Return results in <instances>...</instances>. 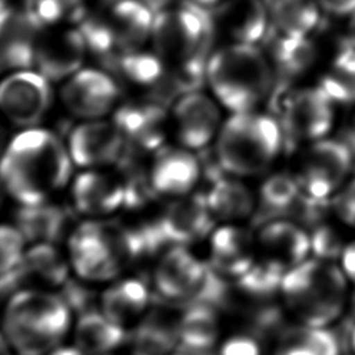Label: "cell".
<instances>
[{"label":"cell","instance_id":"cell-1","mask_svg":"<svg viewBox=\"0 0 355 355\" xmlns=\"http://www.w3.org/2000/svg\"><path fill=\"white\" fill-rule=\"evenodd\" d=\"M72 162L69 151L53 132L26 129L1 153L0 183L21 205L43 204L68 183Z\"/></svg>","mask_w":355,"mask_h":355},{"label":"cell","instance_id":"cell-2","mask_svg":"<svg viewBox=\"0 0 355 355\" xmlns=\"http://www.w3.org/2000/svg\"><path fill=\"white\" fill-rule=\"evenodd\" d=\"M349 286L338 263L309 257L286 270L279 297L298 323L330 327L347 309Z\"/></svg>","mask_w":355,"mask_h":355},{"label":"cell","instance_id":"cell-3","mask_svg":"<svg viewBox=\"0 0 355 355\" xmlns=\"http://www.w3.org/2000/svg\"><path fill=\"white\" fill-rule=\"evenodd\" d=\"M273 78L270 60L257 44L232 42L214 51L205 68L215 100L230 112L257 110L269 94Z\"/></svg>","mask_w":355,"mask_h":355},{"label":"cell","instance_id":"cell-4","mask_svg":"<svg viewBox=\"0 0 355 355\" xmlns=\"http://www.w3.org/2000/svg\"><path fill=\"white\" fill-rule=\"evenodd\" d=\"M215 140L219 166L241 179L270 171L282 153L284 135L275 116L251 110L232 112Z\"/></svg>","mask_w":355,"mask_h":355},{"label":"cell","instance_id":"cell-5","mask_svg":"<svg viewBox=\"0 0 355 355\" xmlns=\"http://www.w3.org/2000/svg\"><path fill=\"white\" fill-rule=\"evenodd\" d=\"M69 305L53 293L25 288L6 304L3 330L19 355H47L68 331Z\"/></svg>","mask_w":355,"mask_h":355},{"label":"cell","instance_id":"cell-6","mask_svg":"<svg viewBox=\"0 0 355 355\" xmlns=\"http://www.w3.org/2000/svg\"><path fill=\"white\" fill-rule=\"evenodd\" d=\"M214 29L207 8L184 0L154 14L151 40L169 68L205 75Z\"/></svg>","mask_w":355,"mask_h":355},{"label":"cell","instance_id":"cell-7","mask_svg":"<svg viewBox=\"0 0 355 355\" xmlns=\"http://www.w3.org/2000/svg\"><path fill=\"white\" fill-rule=\"evenodd\" d=\"M354 165L351 148L344 141L329 136L304 146L294 176L304 197L323 201L333 198L348 182Z\"/></svg>","mask_w":355,"mask_h":355},{"label":"cell","instance_id":"cell-8","mask_svg":"<svg viewBox=\"0 0 355 355\" xmlns=\"http://www.w3.org/2000/svg\"><path fill=\"white\" fill-rule=\"evenodd\" d=\"M334 105L320 86L293 87L283 94L276 119L284 137L305 146L329 137L336 121Z\"/></svg>","mask_w":355,"mask_h":355},{"label":"cell","instance_id":"cell-9","mask_svg":"<svg viewBox=\"0 0 355 355\" xmlns=\"http://www.w3.org/2000/svg\"><path fill=\"white\" fill-rule=\"evenodd\" d=\"M207 268L184 245H172L165 251L154 270V284L168 300L208 297L215 280Z\"/></svg>","mask_w":355,"mask_h":355},{"label":"cell","instance_id":"cell-10","mask_svg":"<svg viewBox=\"0 0 355 355\" xmlns=\"http://www.w3.org/2000/svg\"><path fill=\"white\" fill-rule=\"evenodd\" d=\"M51 104L49 79L39 71L18 69L0 80V114L18 126H32Z\"/></svg>","mask_w":355,"mask_h":355},{"label":"cell","instance_id":"cell-11","mask_svg":"<svg viewBox=\"0 0 355 355\" xmlns=\"http://www.w3.org/2000/svg\"><path fill=\"white\" fill-rule=\"evenodd\" d=\"M69 261L76 275L89 282L114 279L123 268L114 251L103 222L80 225L69 237Z\"/></svg>","mask_w":355,"mask_h":355},{"label":"cell","instance_id":"cell-12","mask_svg":"<svg viewBox=\"0 0 355 355\" xmlns=\"http://www.w3.org/2000/svg\"><path fill=\"white\" fill-rule=\"evenodd\" d=\"M86 51L79 29L49 26L37 35L33 64L49 80H60L79 71Z\"/></svg>","mask_w":355,"mask_h":355},{"label":"cell","instance_id":"cell-13","mask_svg":"<svg viewBox=\"0 0 355 355\" xmlns=\"http://www.w3.org/2000/svg\"><path fill=\"white\" fill-rule=\"evenodd\" d=\"M112 122L122 133L126 150L136 154L159 150L166 137L165 105L151 98L121 105Z\"/></svg>","mask_w":355,"mask_h":355},{"label":"cell","instance_id":"cell-14","mask_svg":"<svg viewBox=\"0 0 355 355\" xmlns=\"http://www.w3.org/2000/svg\"><path fill=\"white\" fill-rule=\"evenodd\" d=\"M173 129L179 141L200 150L216 139L222 126L219 103L198 90L180 96L172 112Z\"/></svg>","mask_w":355,"mask_h":355},{"label":"cell","instance_id":"cell-15","mask_svg":"<svg viewBox=\"0 0 355 355\" xmlns=\"http://www.w3.org/2000/svg\"><path fill=\"white\" fill-rule=\"evenodd\" d=\"M119 97L116 82L98 69H79L61 89L65 108L79 116L96 119L107 114Z\"/></svg>","mask_w":355,"mask_h":355},{"label":"cell","instance_id":"cell-16","mask_svg":"<svg viewBox=\"0 0 355 355\" xmlns=\"http://www.w3.org/2000/svg\"><path fill=\"white\" fill-rule=\"evenodd\" d=\"M255 237L259 258L284 272L300 265L312 254L311 234L295 220L270 219L258 229Z\"/></svg>","mask_w":355,"mask_h":355},{"label":"cell","instance_id":"cell-17","mask_svg":"<svg viewBox=\"0 0 355 355\" xmlns=\"http://www.w3.org/2000/svg\"><path fill=\"white\" fill-rule=\"evenodd\" d=\"M68 151L73 164L96 168L116 164L126 151V143L114 122L92 119L71 132Z\"/></svg>","mask_w":355,"mask_h":355},{"label":"cell","instance_id":"cell-18","mask_svg":"<svg viewBox=\"0 0 355 355\" xmlns=\"http://www.w3.org/2000/svg\"><path fill=\"white\" fill-rule=\"evenodd\" d=\"M257 237L239 225L223 223L209 236V263L220 276L240 279L257 262Z\"/></svg>","mask_w":355,"mask_h":355},{"label":"cell","instance_id":"cell-19","mask_svg":"<svg viewBox=\"0 0 355 355\" xmlns=\"http://www.w3.org/2000/svg\"><path fill=\"white\" fill-rule=\"evenodd\" d=\"M212 214L205 194L178 197L154 223L162 243L184 245L208 234L212 229Z\"/></svg>","mask_w":355,"mask_h":355},{"label":"cell","instance_id":"cell-20","mask_svg":"<svg viewBox=\"0 0 355 355\" xmlns=\"http://www.w3.org/2000/svg\"><path fill=\"white\" fill-rule=\"evenodd\" d=\"M150 183L155 194L183 197L190 194L201 175L198 158L189 150L159 148L148 169Z\"/></svg>","mask_w":355,"mask_h":355},{"label":"cell","instance_id":"cell-21","mask_svg":"<svg viewBox=\"0 0 355 355\" xmlns=\"http://www.w3.org/2000/svg\"><path fill=\"white\" fill-rule=\"evenodd\" d=\"M40 29L25 10L7 7L0 11V73L33 65Z\"/></svg>","mask_w":355,"mask_h":355},{"label":"cell","instance_id":"cell-22","mask_svg":"<svg viewBox=\"0 0 355 355\" xmlns=\"http://www.w3.org/2000/svg\"><path fill=\"white\" fill-rule=\"evenodd\" d=\"M100 10L112 35L118 54L141 49L151 39L154 11L140 0H104Z\"/></svg>","mask_w":355,"mask_h":355},{"label":"cell","instance_id":"cell-23","mask_svg":"<svg viewBox=\"0 0 355 355\" xmlns=\"http://www.w3.org/2000/svg\"><path fill=\"white\" fill-rule=\"evenodd\" d=\"M212 19L230 40L245 44H258L270 25L263 0H223L215 7Z\"/></svg>","mask_w":355,"mask_h":355},{"label":"cell","instance_id":"cell-24","mask_svg":"<svg viewBox=\"0 0 355 355\" xmlns=\"http://www.w3.org/2000/svg\"><path fill=\"white\" fill-rule=\"evenodd\" d=\"M75 208L89 216H103L125 207V186L119 172L89 169L78 175L72 184Z\"/></svg>","mask_w":355,"mask_h":355},{"label":"cell","instance_id":"cell-25","mask_svg":"<svg viewBox=\"0 0 355 355\" xmlns=\"http://www.w3.org/2000/svg\"><path fill=\"white\" fill-rule=\"evenodd\" d=\"M205 200L212 216L225 223H239L248 219L257 207V197L252 190L240 178L232 175L215 178Z\"/></svg>","mask_w":355,"mask_h":355},{"label":"cell","instance_id":"cell-26","mask_svg":"<svg viewBox=\"0 0 355 355\" xmlns=\"http://www.w3.org/2000/svg\"><path fill=\"white\" fill-rule=\"evenodd\" d=\"M148 290L139 279H125L108 287L100 297V309L116 324L125 327L148 305Z\"/></svg>","mask_w":355,"mask_h":355},{"label":"cell","instance_id":"cell-27","mask_svg":"<svg viewBox=\"0 0 355 355\" xmlns=\"http://www.w3.org/2000/svg\"><path fill=\"white\" fill-rule=\"evenodd\" d=\"M275 75L288 80L304 78L318 61V49L311 37L279 35L268 55Z\"/></svg>","mask_w":355,"mask_h":355},{"label":"cell","instance_id":"cell-28","mask_svg":"<svg viewBox=\"0 0 355 355\" xmlns=\"http://www.w3.org/2000/svg\"><path fill=\"white\" fill-rule=\"evenodd\" d=\"M75 340L85 355H104L122 344L125 331L101 311H86L78 320Z\"/></svg>","mask_w":355,"mask_h":355},{"label":"cell","instance_id":"cell-29","mask_svg":"<svg viewBox=\"0 0 355 355\" xmlns=\"http://www.w3.org/2000/svg\"><path fill=\"white\" fill-rule=\"evenodd\" d=\"M268 7L270 25L290 37H311L322 12L318 0H272Z\"/></svg>","mask_w":355,"mask_h":355},{"label":"cell","instance_id":"cell-30","mask_svg":"<svg viewBox=\"0 0 355 355\" xmlns=\"http://www.w3.org/2000/svg\"><path fill=\"white\" fill-rule=\"evenodd\" d=\"M273 355H341V349L330 327L298 323L279 336Z\"/></svg>","mask_w":355,"mask_h":355},{"label":"cell","instance_id":"cell-31","mask_svg":"<svg viewBox=\"0 0 355 355\" xmlns=\"http://www.w3.org/2000/svg\"><path fill=\"white\" fill-rule=\"evenodd\" d=\"M179 341L191 352H208L219 338V320L211 305L190 306L178 320Z\"/></svg>","mask_w":355,"mask_h":355},{"label":"cell","instance_id":"cell-32","mask_svg":"<svg viewBox=\"0 0 355 355\" xmlns=\"http://www.w3.org/2000/svg\"><path fill=\"white\" fill-rule=\"evenodd\" d=\"M17 227L25 240L54 243L67 229V212L51 204L21 205L17 212Z\"/></svg>","mask_w":355,"mask_h":355},{"label":"cell","instance_id":"cell-33","mask_svg":"<svg viewBox=\"0 0 355 355\" xmlns=\"http://www.w3.org/2000/svg\"><path fill=\"white\" fill-rule=\"evenodd\" d=\"M318 86L336 104L355 103V47L347 44L333 55Z\"/></svg>","mask_w":355,"mask_h":355},{"label":"cell","instance_id":"cell-34","mask_svg":"<svg viewBox=\"0 0 355 355\" xmlns=\"http://www.w3.org/2000/svg\"><path fill=\"white\" fill-rule=\"evenodd\" d=\"M21 272L50 286H64L68 280V262L51 243H36L25 251Z\"/></svg>","mask_w":355,"mask_h":355},{"label":"cell","instance_id":"cell-35","mask_svg":"<svg viewBox=\"0 0 355 355\" xmlns=\"http://www.w3.org/2000/svg\"><path fill=\"white\" fill-rule=\"evenodd\" d=\"M178 340V323L173 326L161 316H148L135 331L133 355H168Z\"/></svg>","mask_w":355,"mask_h":355},{"label":"cell","instance_id":"cell-36","mask_svg":"<svg viewBox=\"0 0 355 355\" xmlns=\"http://www.w3.org/2000/svg\"><path fill=\"white\" fill-rule=\"evenodd\" d=\"M24 10L42 29L79 24L89 12L85 0H26Z\"/></svg>","mask_w":355,"mask_h":355},{"label":"cell","instance_id":"cell-37","mask_svg":"<svg viewBox=\"0 0 355 355\" xmlns=\"http://www.w3.org/2000/svg\"><path fill=\"white\" fill-rule=\"evenodd\" d=\"M300 196L302 194L295 176L286 172H275L266 176L258 191L261 204L273 212L291 208Z\"/></svg>","mask_w":355,"mask_h":355},{"label":"cell","instance_id":"cell-38","mask_svg":"<svg viewBox=\"0 0 355 355\" xmlns=\"http://www.w3.org/2000/svg\"><path fill=\"white\" fill-rule=\"evenodd\" d=\"M284 273L283 269L259 258L244 276L237 279V284L244 294L252 298H269L279 294Z\"/></svg>","mask_w":355,"mask_h":355},{"label":"cell","instance_id":"cell-39","mask_svg":"<svg viewBox=\"0 0 355 355\" xmlns=\"http://www.w3.org/2000/svg\"><path fill=\"white\" fill-rule=\"evenodd\" d=\"M25 255V237L17 226L0 225V277L19 269Z\"/></svg>","mask_w":355,"mask_h":355},{"label":"cell","instance_id":"cell-40","mask_svg":"<svg viewBox=\"0 0 355 355\" xmlns=\"http://www.w3.org/2000/svg\"><path fill=\"white\" fill-rule=\"evenodd\" d=\"M311 234V250L315 258L333 261L334 258H340L345 244L343 243L338 233L327 226L322 225L313 229Z\"/></svg>","mask_w":355,"mask_h":355},{"label":"cell","instance_id":"cell-41","mask_svg":"<svg viewBox=\"0 0 355 355\" xmlns=\"http://www.w3.org/2000/svg\"><path fill=\"white\" fill-rule=\"evenodd\" d=\"M331 209L343 225L355 230V176L333 196Z\"/></svg>","mask_w":355,"mask_h":355},{"label":"cell","instance_id":"cell-42","mask_svg":"<svg viewBox=\"0 0 355 355\" xmlns=\"http://www.w3.org/2000/svg\"><path fill=\"white\" fill-rule=\"evenodd\" d=\"M218 355H262V347L251 334H234L220 344Z\"/></svg>","mask_w":355,"mask_h":355},{"label":"cell","instance_id":"cell-43","mask_svg":"<svg viewBox=\"0 0 355 355\" xmlns=\"http://www.w3.org/2000/svg\"><path fill=\"white\" fill-rule=\"evenodd\" d=\"M338 261V265L341 266L347 279L355 286V240L345 244Z\"/></svg>","mask_w":355,"mask_h":355},{"label":"cell","instance_id":"cell-44","mask_svg":"<svg viewBox=\"0 0 355 355\" xmlns=\"http://www.w3.org/2000/svg\"><path fill=\"white\" fill-rule=\"evenodd\" d=\"M323 11L337 15L348 17L355 11V0H318Z\"/></svg>","mask_w":355,"mask_h":355},{"label":"cell","instance_id":"cell-45","mask_svg":"<svg viewBox=\"0 0 355 355\" xmlns=\"http://www.w3.org/2000/svg\"><path fill=\"white\" fill-rule=\"evenodd\" d=\"M347 44L355 47V11L348 15V21H347Z\"/></svg>","mask_w":355,"mask_h":355},{"label":"cell","instance_id":"cell-46","mask_svg":"<svg viewBox=\"0 0 355 355\" xmlns=\"http://www.w3.org/2000/svg\"><path fill=\"white\" fill-rule=\"evenodd\" d=\"M47 355H85L76 345L75 347H55Z\"/></svg>","mask_w":355,"mask_h":355},{"label":"cell","instance_id":"cell-47","mask_svg":"<svg viewBox=\"0 0 355 355\" xmlns=\"http://www.w3.org/2000/svg\"><path fill=\"white\" fill-rule=\"evenodd\" d=\"M141 3H144L147 7H150L154 12L166 8L173 0H140Z\"/></svg>","mask_w":355,"mask_h":355},{"label":"cell","instance_id":"cell-48","mask_svg":"<svg viewBox=\"0 0 355 355\" xmlns=\"http://www.w3.org/2000/svg\"><path fill=\"white\" fill-rule=\"evenodd\" d=\"M10 348H11V345H10V343L7 341L6 336L0 333V355H11Z\"/></svg>","mask_w":355,"mask_h":355},{"label":"cell","instance_id":"cell-49","mask_svg":"<svg viewBox=\"0 0 355 355\" xmlns=\"http://www.w3.org/2000/svg\"><path fill=\"white\" fill-rule=\"evenodd\" d=\"M193 3L205 7V8H211V7H216L219 3H222L223 0H191Z\"/></svg>","mask_w":355,"mask_h":355},{"label":"cell","instance_id":"cell-50","mask_svg":"<svg viewBox=\"0 0 355 355\" xmlns=\"http://www.w3.org/2000/svg\"><path fill=\"white\" fill-rule=\"evenodd\" d=\"M351 345H352V349L355 352V326H354V329L351 331Z\"/></svg>","mask_w":355,"mask_h":355},{"label":"cell","instance_id":"cell-51","mask_svg":"<svg viewBox=\"0 0 355 355\" xmlns=\"http://www.w3.org/2000/svg\"><path fill=\"white\" fill-rule=\"evenodd\" d=\"M3 140H4V130H3V128H1V125H0V150H1V147H3Z\"/></svg>","mask_w":355,"mask_h":355},{"label":"cell","instance_id":"cell-52","mask_svg":"<svg viewBox=\"0 0 355 355\" xmlns=\"http://www.w3.org/2000/svg\"><path fill=\"white\" fill-rule=\"evenodd\" d=\"M8 6H7V0H0V11L1 10H4V8H7Z\"/></svg>","mask_w":355,"mask_h":355},{"label":"cell","instance_id":"cell-53","mask_svg":"<svg viewBox=\"0 0 355 355\" xmlns=\"http://www.w3.org/2000/svg\"><path fill=\"white\" fill-rule=\"evenodd\" d=\"M3 186H1V183H0V208H1V202H3Z\"/></svg>","mask_w":355,"mask_h":355},{"label":"cell","instance_id":"cell-54","mask_svg":"<svg viewBox=\"0 0 355 355\" xmlns=\"http://www.w3.org/2000/svg\"><path fill=\"white\" fill-rule=\"evenodd\" d=\"M178 355H183V354H178Z\"/></svg>","mask_w":355,"mask_h":355}]
</instances>
